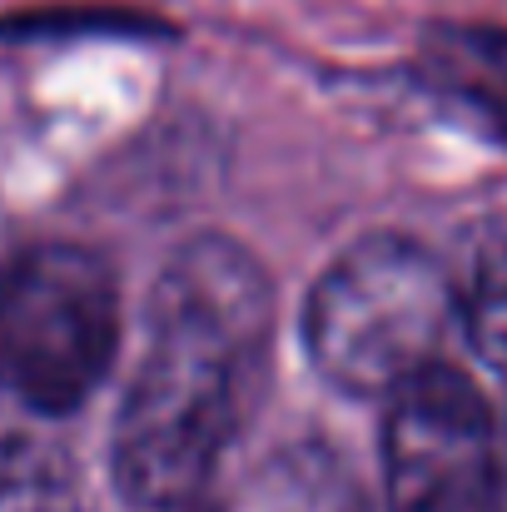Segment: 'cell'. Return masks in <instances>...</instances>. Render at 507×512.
Returning a JSON list of instances; mask_svg holds the SVG:
<instances>
[{
    "label": "cell",
    "instance_id": "obj_1",
    "mask_svg": "<svg viewBox=\"0 0 507 512\" xmlns=\"http://www.w3.org/2000/svg\"><path fill=\"white\" fill-rule=\"evenodd\" d=\"M269 334L274 289L244 244L204 234L169 254L110 438V473L130 512L199 503L259 398Z\"/></svg>",
    "mask_w": 507,
    "mask_h": 512
},
{
    "label": "cell",
    "instance_id": "obj_2",
    "mask_svg": "<svg viewBox=\"0 0 507 512\" xmlns=\"http://www.w3.org/2000/svg\"><path fill=\"white\" fill-rule=\"evenodd\" d=\"M463 329L458 279L408 234H368L319 274L304 304L309 363L353 398H393L443 363Z\"/></svg>",
    "mask_w": 507,
    "mask_h": 512
},
{
    "label": "cell",
    "instance_id": "obj_3",
    "mask_svg": "<svg viewBox=\"0 0 507 512\" xmlns=\"http://www.w3.org/2000/svg\"><path fill=\"white\" fill-rule=\"evenodd\" d=\"M120 348L115 269L85 244H35L0 269V393L35 418L75 413Z\"/></svg>",
    "mask_w": 507,
    "mask_h": 512
},
{
    "label": "cell",
    "instance_id": "obj_4",
    "mask_svg": "<svg viewBox=\"0 0 507 512\" xmlns=\"http://www.w3.org/2000/svg\"><path fill=\"white\" fill-rule=\"evenodd\" d=\"M388 512H507V443L488 393L453 363H433L388 398Z\"/></svg>",
    "mask_w": 507,
    "mask_h": 512
},
{
    "label": "cell",
    "instance_id": "obj_5",
    "mask_svg": "<svg viewBox=\"0 0 507 512\" xmlns=\"http://www.w3.org/2000/svg\"><path fill=\"white\" fill-rule=\"evenodd\" d=\"M458 314L473 353L507 378V219L478 229L458 274Z\"/></svg>",
    "mask_w": 507,
    "mask_h": 512
},
{
    "label": "cell",
    "instance_id": "obj_6",
    "mask_svg": "<svg viewBox=\"0 0 507 512\" xmlns=\"http://www.w3.org/2000/svg\"><path fill=\"white\" fill-rule=\"evenodd\" d=\"M75 473L70 458L30 433L0 438V512H70Z\"/></svg>",
    "mask_w": 507,
    "mask_h": 512
}]
</instances>
